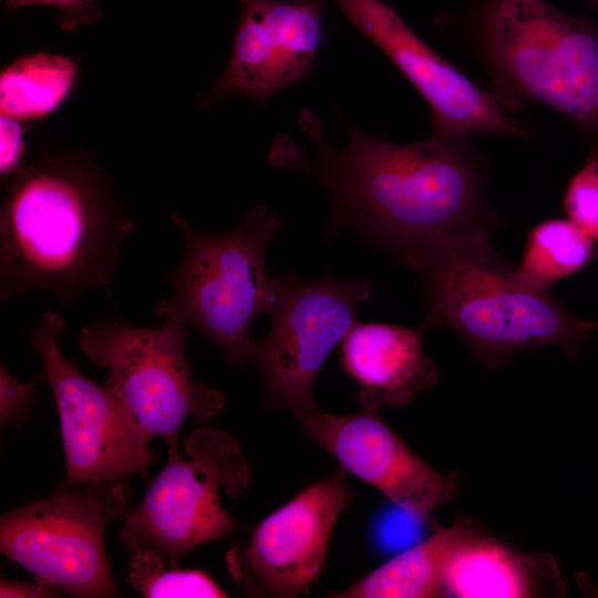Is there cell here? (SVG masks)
I'll return each instance as SVG.
<instances>
[{
    "label": "cell",
    "instance_id": "8fae6325",
    "mask_svg": "<svg viewBox=\"0 0 598 598\" xmlns=\"http://www.w3.org/2000/svg\"><path fill=\"white\" fill-rule=\"evenodd\" d=\"M354 491L347 472L317 481L270 513L247 546L227 554L233 579L250 596L292 598L318 579L341 513Z\"/></svg>",
    "mask_w": 598,
    "mask_h": 598
},
{
    "label": "cell",
    "instance_id": "ba28073f",
    "mask_svg": "<svg viewBox=\"0 0 598 598\" xmlns=\"http://www.w3.org/2000/svg\"><path fill=\"white\" fill-rule=\"evenodd\" d=\"M125 507L123 481L59 492L1 516V553L72 596L116 597L104 534Z\"/></svg>",
    "mask_w": 598,
    "mask_h": 598
},
{
    "label": "cell",
    "instance_id": "30bf717a",
    "mask_svg": "<svg viewBox=\"0 0 598 598\" xmlns=\"http://www.w3.org/2000/svg\"><path fill=\"white\" fill-rule=\"evenodd\" d=\"M373 292L370 281L327 274L302 280L279 276V291L266 338L257 341L251 364L261 373L266 405L300 419L318 410L315 381L332 350L355 323L361 302Z\"/></svg>",
    "mask_w": 598,
    "mask_h": 598
},
{
    "label": "cell",
    "instance_id": "5bb4252c",
    "mask_svg": "<svg viewBox=\"0 0 598 598\" xmlns=\"http://www.w3.org/2000/svg\"><path fill=\"white\" fill-rule=\"evenodd\" d=\"M424 331L355 321L341 342L340 361L361 388L362 408L403 406L436 383V365L423 352Z\"/></svg>",
    "mask_w": 598,
    "mask_h": 598
},
{
    "label": "cell",
    "instance_id": "2e32d148",
    "mask_svg": "<svg viewBox=\"0 0 598 598\" xmlns=\"http://www.w3.org/2000/svg\"><path fill=\"white\" fill-rule=\"evenodd\" d=\"M463 519L440 529L358 579L331 598H427L443 595L445 569L468 539L481 533Z\"/></svg>",
    "mask_w": 598,
    "mask_h": 598
},
{
    "label": "cell",
    "instance_id": "7c38bea8",
    "mask_svg": "<svg viewBox=\"0 0 598 598\" xmlns=\"http://www.w3.org/2000/svg\"><path fill=\"white\" fill-rule=\"evenodd\" d=\"M427 102L433 133L530 138L497 99L482 90L410 29L382 0H331Z\"/></svg>",
    "mask_w": 598,
    "mask_h": 598
},
{
    "label": "cell",
    "instance_id": "4fadbf2b",
    "mask_svg": "<svg viewBox=\"0 0 598 598\" xmlns=\"http://www.w3.org/2000/svg\"><path fill=\"white\" fill-rule=\"evenodd\" d=\"M380 410L365 406L351 414L316 410L298 421L305 435L330 453L341 468L391 503L427 518L456 495L458 475L430 466L382 421Z\"/></svg>",
    "mask_w": 598,
    "mask_h": 598
},
{
    "label": "cell",
    "instance_id": "6da1fadb",
    "mask_svg": "<svg viewBox=\"0 0 598 598\" xmlns=\"http://www.w3.org/2000/svg\"><path fill=\"white\" fill-rule=\"evenodd\" d=\"M339 116L347 132L342 147L331 143L320 117L302 107L298 124L312 153L281 134L267 159L322 188L329 202L328 236L349 229L406 266L442 237L495 226L484 197L486 159L466 135L432 132L422 141L394 143Z\"/></svg>",
    "mask_w": 598,
    "mask_h": 598
},
{
    "label": "cell",
    "instance_id": "603a6c76",
    "mask_svg": "<svg viewBox=\"0 0 598 598\" xmlns=\"http://www.w3.org/2000/svg\"><path fill=\"white\" fill-rule=\"evenodd\" d=\"M17 380L0 364V423L1 427L18 425L25 417L35 400L34 384Z\"/></svg>",
    "mask_w": 598,
    "mask_h": 598
},
{
    "label": "cell",
    "instance_id": "4316f807",
    "mask_svg": "<svg viewBox=\"0 0 598 598\" xmlns=\"http://www.w3.org/2000/svg\"><path fill=\"white\" fill-rule=\"evenodd\" d=\"M577 582L588 596L598 597V584L589 579L587 575H578Z\"/></svg>",
    "mask_w": 598,
    "mask_h": 598
},
{
    "label": "cell",
    "instance_id": "52a82bcc",
    "mask_svg": "<svg viewBox=\"0 0 598 598\" xmlns=\"http://www.w3.org/2000/svg\"><path fill=\"white\" fill-rule=\"evenodd\" d=\"M155 328L104 318L83 327L78 344L94 364L107 368L105 385L124 403L141 431L177 447L183 422L215 417L225 394L197 382L192 373L185 341L188 331L177 318H164Z\"/></svg>",
    "mask_w": 598,
    "mask_h": 598
},
{
    "label": "cell",
    "instance_id": "d4e9b609",
    "mask_svg": "<svg viewBox=\"0 0 598 598\" xmlns=\"http://www.w3.org/2000/svg\"><path fill=\"white\" fill-rule=\"evenodd\" d=\"M0 172L6 178L22 166L24 155L23 127L21 122L1 116Z\"/></svg>",
    "mask_w": 598,
    "mask_h": 598
},
{
    "label": "cell",
    "instance_id": "277c9868",
    "mask_svg": "<svg viewBox=\"0 0 598 598\" xmlns=\"http://www.w3.org/2000/svg\"><path fill=\"white\" fill-rule=\"evenodd\" d=\"M464 30L506 111L546 105L598 147V30L589 17L546 0H472Z\"/></svg>",
    "mask_w": 598,
    "mask_h": 598
},
{
    "label": "cell",
    "instance_id": "ac0fdd59",
    "mask_svg": "<svg viewBox=\"0 0 598 598\" xmlns=\"http://www.w3.org/2000/svg\"><path fill=\"white\" fill-rule=\"evenodd\" d=\"M597 258L592 239L571 220L548 219L529 231L516 272L528 286L546 291Z\"/></svg>",
    "mask_w": 598,
    "mask_h": 598
},
{
    "label": "cell",
    "instance_id": "7a4b0ae2",
    "mask_svg": "<svg viewBox=\"0 0 598 598\" xmlns=\"http://www.w3.org/2000/svg\"><path fill=\"white\" fill-rule=\"evenodd\" d=\"M135 230L111 179L74 150L44 153L7 177L0 210V298L28 291L70 303L110 296L124 239Z\"/></svg>",
    "mask_w": 598,
    "mask_h": 598
},
{
    "label": "cell",
    "instance_id": "d6986e66",
    "mask_svg": "<svg viewBox=\"0 0 598 598\" xmlns=\"http://www.w3.org/2000/svg\"><path fill=\"white\" fill-rule=\"evenodd\" d=\"M323 0H266L265 18L288 85L312 68L323 39Z\"/></svg>",
    "mask_w": 598,
    "mask_h": 598
},
{
    "label": "cell",
    "instance_id": "cb8c5ba5",
    "mask_svg": "<svg viewBox=\"0 0 598 598\" xmlns=\"http://www.w3.org/2000/svg\"><path fill=\"white\" fill-rule=\"evenodd\" d=\"M6 3L13 10L35 6L52 7L56 11L58 25L65 31L93 24L101 16L99 0H6Z\"/></svg>",
    "mask_w": 598,
    "mask_h": 598
},
{
    "label": "cell",
    "instance_id": "7402d4cb",
    "mask_svg": "<svg viewBox=\"0 0 598 598\" xmlns=\"http://www.w3.org/2000/svg\"><path fill=\"white\" fill-rule=\"evenodd\" d=\"M425 519L392 503V506L383 508L373 520L371 536L375 548L396 555L412 547L422 540Z\"/></svg>",
    "mask_w": 598,
    "mask_h": 598
},
{
    "label": "cell",
    "instance_id": "83f0119b",
    "mask_svg": "<svg viewBox=\"0 0 598 598\" xmlns=\"http://www.w3.org/2000/svg\"><path fill=\"white\" fill-rule=\"evenodd\" d=\"M589 4L596 9H598V0H587Z\"/></svg>",
    "mask_w": 598,
    "mask_h": 598
},
{
    "label": "cell",
    "instance_id": "8992f818",
    "mask_svg": "<svg viewBox=\"0 0 598 598\" xmlns=\"http://www.w3.org/2000/svg\"><path fill=\"white\" fill-rule=\"evenodd\" d=\"M187 458L177 447L152 481L142 503L123 517L120 540L133 554L158 550L171 567L194 547L224 539L236 524L220 492L240 496L251 481V467L240 443L228 432L199 427L185 440Z\"/></svg>",
    "mask_w": 598,
    "mask_h": 598
},
{
    "label": "cell",
    "instance_id": "484cf974",
    "mask_svg": "<svg viewBox=\"0 0 598 598\" xmlns=\"http://www.w3.org/2000/svg\"><path fill=\"white\" fill-rule=\"evenodd\" d=\"M62 589L35 578L33 582H17L13 580H1V598H48L61 596Z\"/></svg>",
    "mask_w": 598,
    "mask_h": 598
},
{
    "label": "cell",
    "instance_id": "5b68a950",
    "mask_svg": "<svg viewBox=\"0 0 598 598\" xmlns=\"http://www.w3.org/2000/svg\"><path fill=\"white\" fill-rule=\"evenodd\" d=\"M171 219L184 252L166 276L172 295L155 303L154 316L189 323L230 367L251 363L257 340L250 327L271 311L278 297L279 276L268 272L266 248L281 229V217L255 203L238 226L223 234L197 230L176 212Z\"/></svg>",
    "mask_w": 598,
    "mask_h": 598
},
{
    "label": "cell",
    "instance_id": "9c48e42d",
    "mask_svg": "<svg viewBox=\"0 0 598 598\" xmlns=\"http://www.w3.org/2000/svg\"><path fill=\"white\" fill-rule=\"evenodd\" d=\"M63 329L62 316L47 311L29 334L41 361L40 379L50 384L59 414L65 477L58 491L147 476L155 461L151 440L112 390L84 377L64 357Z\"/></svg>",
    "mask_w": 598,
    "mask_h": 598
},
{
    "label": "cell",
    "instance_id": "44dd1931",
    "mask_svg": "<svg viewBox=\"0 0 598 598\" xmlns=\"http://www.w3.org/2000/svg\"><path fill=\"white\" fill-rule=\"evenodd\" d=\"M564 209L569 220L592 240H598V147L568 183Z\"/></svg>",
    "mask_w": 598,
    "mask_h": 598
},
{
    "label": "cell",
    "instance_id": "ffe728a7",
    "mask_svg": "<svg viewBox=\"0 0 598 598\" xmlns=\"http://www.w3.org/2000/svg\"><path fill=\"white\" fill-rule=\"evenodd\" d=\"M128 581L147 598L228 597L208 574L171 567L165 557L151 547L132 554Z\"/></svg>",
    "mask_w": 598,
    "mask_h": 598
},
{
    "label": "cell",
    "instance_id": "e0dca14e",
    "mask_svg": "<svg viewBox=\"0 0 598 598\" xmlns=\"http://www.w3.org/2000/svg\"><path fill=\"white\" fill-rule=\"evenodd\" d=\"M76 74L68 56L38 52L17 59L1 72V116L21 123L44 117L66 99Z\"/></svg>",
    "mask_w": 598,
    "mask_h": 598
},
{
    "label": "cell",
    "instance_id": "3957f363",
    "mask_svg": "<svg viewBox=\"0 0 598 598\" xmlns=\"http://www.w3.org/2000/svg\"><path fill=\"white\" fill-rule=\"evenodd\" d=\"M493 228L447 235L410 259L406 267L419 275L425 298V326L456 332L489 369L537 347L577 358L598 323L522 281L493 246Z\"/></svg>",
    "mask_w": 598,
    "mask_h": 598
},
{
    "label": "cell",
    "instance_id": "9a60e30c",
    "mask_svg": "<svg viewBox=\"0 0 598 598\" xmlns=\"http://www.w3.org/2000/svg\"><path fill=\"white\" fill-rule=\"evenodd\" d=\"M564 584L548 555L523 554L478 533L462 545L444 574L443 596L517 598L557 596Z\"/></svg>",
    "mask_w": 598,
    "mask_h": 598
}]
</instances>
